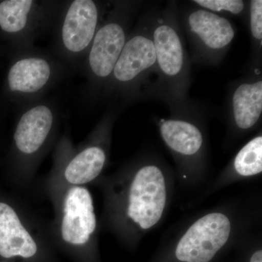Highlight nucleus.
Listing matches in <instances>:
<instances>
[{
	"label": "nucleus",
	"mask_w": 262,
	"mask_h": 262,
	"mask_svg": "<svg viewBox=\"0 0 262 262\" xmlns=\"http://www.w3.org/2000/svg\"><path fill=\"white\" fill-rule=\"evenodd\" d=\"M182 32L175 2H170L163 9H153L152 37L158 78L151 94L166 101L170 108L189 102L190 64Z\"/></svg>",
	"instance_id": "nucleus-1"
},
{
	"label": "nucleus",
	"mask_w": 262,
	"mask_h": 262,
	"mask_svg": "<svg viewBox=\"0 0 262 262\" xmlns=\"http://www.w3.org/2000/svg\"><path fill=\"white\" fill-rule=\"evenodd\" d=\"M142 5L140 1H113L98 28L80 68L86 80L84 94L91 101L100 98Z\"/></svg>",
	"instance_id": "nucleus-2"
},
{
	"label": "nucleus",
	"mask_w": 262,
	"mask_h": 262,
	"mask_svg": "<svg viewBox=\"0 0 262 262\" xmlns=\"http://www.w3.org/2000/svg\"><path fill=\"white\" fill-rule=\"evenodd\" d=\"M153 9L136 19L111 77L100 98L112 105L130 104L142 97V88L151 73H156V54L152 37ZM120 106V108H121Z\"/></svg>",
	"instance_id": "nucleus-3"
},
{
	"label": "nucleus",
	"mask_w": 262,
	"mask_h": 262,
	"mask_svg": "<svg viewBox=\"0 0 262 262\" xmlns=\"http://www.w3.org/2000/svg\"><path fill=\"white\" fill-rule=\"evenodd\" d=\"M8 55L9 64L2 94L18 110L46 98L72 75L51 51L34 47Z\"/></svg>",
	"instance_id": "nucleus-4"
},
{
	"label": "nucleus",
	"mask_w": 262,
	"mask_h": 262,
	"mask_svg": "<svg viewBox=\"0 0 262 262\" xmlns=\"http://www.w3.org/2000/svg\"><path fill=\"white\" fill-rule=\"evenodd\" d=\"M110 3L97 0L62 1L52 28L51 53L70 71H80Z\"/></svg>",
	"instance_id": "nucleus-5"
},
{
	"label": "nucleus",
	"mask_w": 262,
	"mask_h": 262,
	"mask_svg": "<svg viewBox=\"0 0 262 262\" xmlns=\"http://www.w3.org/2000/svg\"><path fill=\"white\" fill-rule=\"evenodd\" d=\"M62 1L0 0V39L8 54L35 47L34 42L51 32Z\"/></svg>",
	"instance_id": "nucleus-6"
},
{
	"label": "nucleus",
	"mask_w": 262,
	"mask_h": 262,
	"mask_svg": "<svg viewBox=\"0 0 262 262\" xmlns=\"http://www.w3.org/2000/svg\"><path fill=\"white\" fill-rule=\"evenodd\" d=\"M179 20L192 46L194 62L216 65L224 59L236 34L228 19L192 7L182 12Z\"/></svg>",
	"instance_id": "nucleus-7"
},
{
	"label": "nucleus",
	"mask_w": 262,
	"mask_h": 262,
	"mask_svg": "<svg viewBox=\"0 0 262 262\" xmlns=\"http://www.w3.org/2000/svg\"><path fill=\"white\" fill-rule=\"evenodd\" d=\"M230 231V222L223 213L205 215L180 239L176 256L181 261L209 262L228 241Z\"/></svg>",
	"instance_id": "nucleus-8"
},
{
	"label": "nucleus",
	"mask_w": 262,
	"mask_h": 262,
	"mask_svg": "<svg viewBox=\"0 0 262 262\" xmlns=\"http://www.w3.org/2000/svg\"><path fill=\"white\" fill-rule=\"evenodd\" d=\"M129 217L148 229L159 222L166 203L165 177L155 165L141 168L133 181L129 198Z\"/></svg>",
	"instance_id": "nucleus-9"
},
{
	"label": "nucleus",
	"mask_w": 262,
	"mask_h": 262,
	"mask_svg": "<svg viewBox=\"0 0 262 262\" xmlns=\"http://www.w3.org/2000/svg\"><path fill=\"white\" fill-rule=\"evenodd\" d=\"M13 141L15 149L24 156L42 149L54 131L60 114L54 100L46 97L20 108Z\"/></svg>",
	"instance_id": "nucleus-10"
},
{
	"label": "nucleus",
	"mask_w": 262,
	"mask_h": 262,
	"mask_svg": "<svg viewBox=\"0 0 262 262\" xmlns=\"http://www.w3.org/2000/svg\"><path fill=\"white\" fill-rule=\"evenodd\" d=\"M227 115L234 126L248 130L257 125L262 115V78L254 68L231 88L227 98Z\"/></svg>",
	"instance_id": "nucleus-11"
},
{
	"label": "nucleus",
	"mask_w": 262,
	"mask_h": 262,
	"mask_svg": "<svg viewBox=\"0 0 262 262\" xmlns=\"http://www.w3.org/2000/svg\"><path fill=\"white\" fill-rule=\"evenodd\" d=\"M96 220L92 198L84 188L75 187L66 198L62 237L67 243L82 245L88 242L96 229Z\"/></svg>",
	"instance_id": "nucleus-12"
},
{
	"label": "nucleus",
	"mask_w": 262,
	"mask_h": 262,
	"mask_svg": "<svg viewBox=\"0 0 262 262\" xmlns=\"http://www.w3.org/2000/svg\"><path fill=\"white\" fill-rule=\"evenodd\" d=\"M170 108L173 116L160 122V131L166 145L183 156H193L201 151L203 136L194 120L186 117L188 105Z\"/></svg>",
	"instance_id": "nucleus-13"
},
{
	"label": "nucleus",
	"mask_w": 262,
	"mask_h": 262,
	"mask_svg": "<svg viewBox=\"0 0 262 262\" xmlns=\"http://www.w3.org/2000/svg\"><path fill=\"white\" fill-rule=\"evenodd\" d=\"M37 250V245L20 223L14 210L0 203V256L30 258Z\"/></svg>",
	"instance_id": "nucleus-14"
},
{
	"label": "nucleus",
	"mask_w": 262,
	"mask_h": 262,
	"mask_svg": "<svg viewBox=\"0 0 262 262\" xmlns=\"http://www.w3.org/2000/svg\"><path fill=\"white\" fill-rule=\"evenodd\" d=\"M106 160L105 150L101 146L90 145L72 158L65 170V177L71 184H86L101 173Z\"/></svg>",
	"instance_id": "nucleus-15"
},
{
	"label": "nucleus",
	"mask_w": 262,
	"mask_h": 262,
	"mask_svg": "<svg viewBox=\"0 0 262 262\" xmlns=\"http://www.w3.org/2000/svg\"><path fill=\"white\" fill-rule=\"evenodd\" d=\"M234 169L243 177H251L262 171V136L247 143L236 155Z\"/></svg>",
	"instance_id": "nucleus-16"
},
{
	"label": "nucleus",
	"mask_w": 262,
	"mask_h": 262,
	"mask_svg": "<svg viewBox=\"0 0 262 262\" xmlns=\"http://www.w3.org/2000/svg\"><path fill=\"white\" fill-rule=\"evenodd\" d=\"M191 3L215 14L244 16L248 13V3L242 0H194Z\"/></svg>",
	"instance_id": "nucleus-17"
},
{
	"label": "nucleus",
	"mask_w": 262,
	"mask_h": 262,
	"mask_svg": "<svg viewBox=\"0 0 262 262\" xmlns=\"http://www.w3.org/2000/svg\"><path fill=\"white\" fill-rule=\"evenodd\" d=\"M248 25L251 32L254 56L258 64L262 46V1L251 0L248 3Z\"/></svg>",
	"instance_id": "nucleus-18"
},
{
	"label": "nucleus",
	"mask_w": 262,
	"mask_h": 262,
	"mask_svg": "<svg viewBox=\"0 0 262 262\" xmlns=\"http://www.w3.org/2000/svg\"><path fill=\"white\" fill-rule=\"evenodd\" d=\"M250 262H262V251L261 250L256 251L253 253L251 256V261Z\"/></svg>",
	"instance_id": "nucleus-19"
}]
</instances>
